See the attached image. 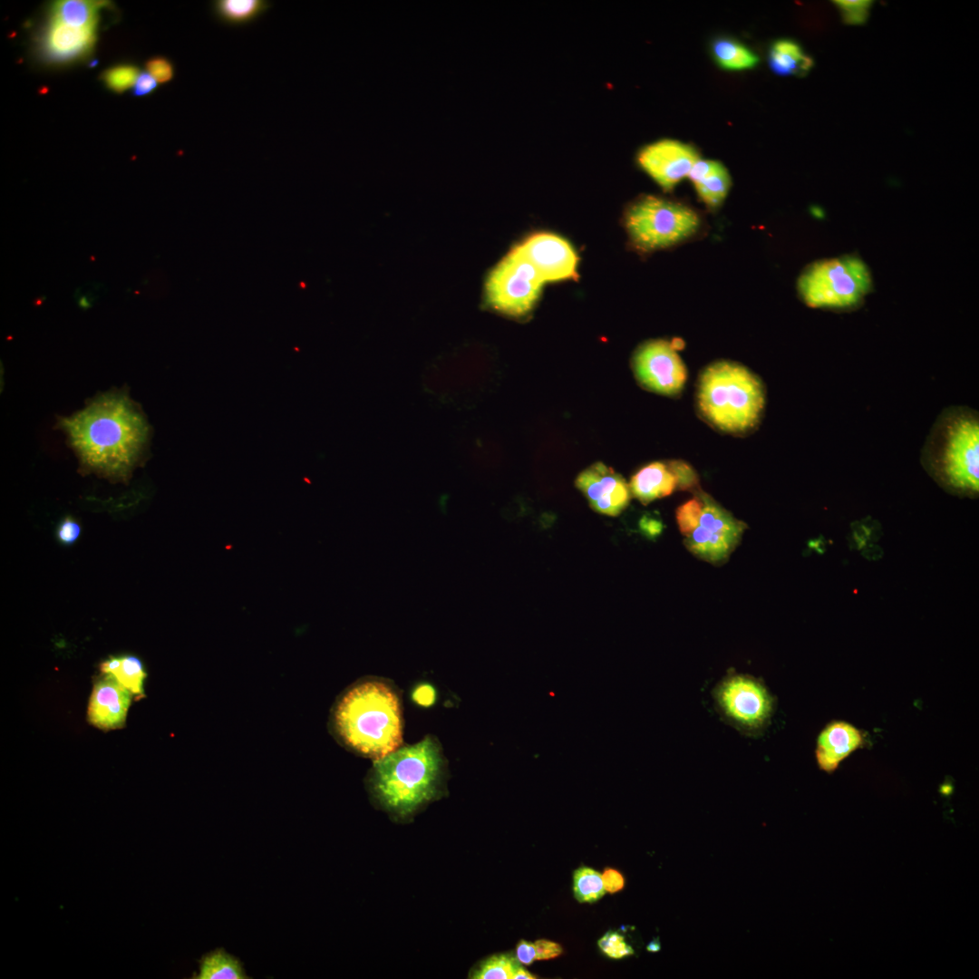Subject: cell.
Here are the masks:
<instances>
[{
  "instance_id": "6da1fadb",
  "label": "cell",
  "mask_w": 979,
  "mask_h": 979,
  "mask_svg": "<svg viewBox=\"0 0 979 979\" xmlns=\"http://www.w3.org/2000/svg\"><path fill=\"white\" fill-rule=\"evenodd\" d=\"M60 427L85 467L118 480L128 478L149 439L142 413L119 392L94 399Z\"/></svg>"
},
{
  "instance_id": "7a4b0ae2",
  "label": "cell",
  "mask_w": 979,
  "mask_h": 979,
  "mask_svg": "<svg viewBox=\"0 0 979 979\" xmlns=\"http://www.w3.org/2000/svg\"><path fill=\"white\" fill-rule=\"evenodd\" d=\"M334 726L347 747L373 761L380 760L402 743L399 697L382 681L356 683L335 705Z\"/></svg>"
},
{
  "instance_id": "3957f363",
  "label": "cell",
  "mask_w": 979,
  "mask_h": 979,
  "mask_svg": "<svg viewBox=\"0 0 979 979\" xmlns=\"http://www.w3.org/2000/svg\"><path fill=\"white\" fill-rule=\"evenodd\" d=\"M443 765L441 750L431 737L401 746L373 761V792L385 809L406 816L433 798Z\"/></svg>"
},
{
  "instance_id": "277c9868",
  "label": "cell",
  "mask_w": 979,
  "mask_h": 979,
  "mask_svg": "<svg viewBox=\"0 0 979 979\" xmlns=\"http://www.w3.org/2000/svg\"><path fill=\"white\" fill-rule=\"evenodd\" d=\"M922 459L952 489L979 490V416L966 406L941 412L922 448Z\"/></svg>"
},
{
  "instance_id": "5b68a950",
  "label": "cell",
  "mask_w": 979,
  "mask_h": 979,
  "mask_svg": "<svg viewBox=\"0 0 979 979\" xmlns=\"http://www.w3.org/2000/svg\"><path fill=\"white\" fill-rule=\"evenodd\" d=\"M764 401L760 380L738 363H714L700 378L699 408L712 425L724 431L742 432L753 427Z\"/></svg>"
},
{
  "instance_id": "8992f818",
  "label": "cell",
  "mask_w": 979,
  "mask_h": 979,
  "mask_svg": "<svg viewBox=\"0 0 979 979\" xmlns=\"http://www.w3.org/2000/svg\"><path fill=\"white\" fill-rule=\"evenodd\" d=\"M872 288L867 265L858 257H841L817 261L800 275L798 289L810 307L836 310L859 305Z\"/></svg>"
},
{
  "instance_id": "52a82bcc",
  "label": "cell",
  "mask_w": 979,
  "mask_h": 979,
  "mask_svg": "<svg viewBox=\"0 0 979 979\" xmlns=\"http://www.w3.org/2000/svg\"><path fill=\"white\" fill-rule=\"evenodd\" d=\"M676 521L688 550L710 563H720L739 543L745 525L705 493L676 510Z\"/></svg>"
},
{
  "instance_id": "ba28073f",
  "label": "cell",
  "mask_w": 979,
  "mask_h": 979,
  "mask_svg": "<svg viewBox=\"0 0 979 979\" xmlns=\"http://www.w3.org/2000/svg\"><path fill=\"white\" fill-rule=\"evenodd\" d=\"M625 227L642 250L668 247L693 236L701 221L689 207L655 196H645L625 213Z\"/></svg>"
},
{
  "instance_id": "9c48e42d",
  "label": "cell",
  "mask_w": 979,
  "mask_h": 979,
  "mask_svg": "<svg viewBox=\"0 0 979 979\" xmlns=\"http://www.w3.org/2000/svg\"><path fill=\"white\" fill-rule=\"evenodd\" d=\"M543 284L536 268L516 246L489 274L486 301L502 314L523 316L535 305Z\"/></svg>"
},
{
  "instance_id": "30bf717a",
  "label": "cell",
  "mask_w": 979,
  "mask_h": 979,
  "mask_svg": "<svg viewBox=\"0 0 979 979\" xmlns=\"http://www.w3.org/2000/svg\"><path fill=\"white\" fill-rule=\"evenodd\" d=\"M714 698L729 720L751 731L764 726L772 712V699L767 689L749 675L728 676L714 690Z\"/></svg>"
},
{
  "instance_id": "8fae6325",
  "label": "cell",
  "mask_w": 979,
  "mask_h": 979,
  "mask_svg": "<svg viewBox=\"0 0 979 979\" xmlns=\"http://www.w3.org/2000/svg\"><path fill=\"white\" fill-rule=\"evenodd\" d=\"M633 368L642 385L665 395L679 393L687 376L682 359L672 344L664 340L641 345L634 355Z\"/></svg>"
},
{
  "instance_id": "7c38bea8",
  "label": "cell",
  "mask_w": 979,
  "mask_h": 979,
  "mask_svg": "<svg viewBox=\"0 0 979 979\" xmlns=\"http://www.w3.org/2000/svg\"><path fill=\"white\" fill-rule=\"evenodd\" d=\"M699 159L693 147L669 139L645 146L637 155L640 167L665 190L687 177Z\"/></svg>"
},
{
  "instance_id": "4fadbf2b",
  "label": "cell",
  "mask_w": 979,
  "mask_h": 979,
  "mask_svg": "<svg viewBox=\"0 0 979 979\" xmlns=\"http://www.w3.org/2000/svg\"><path fill=\"white\" fill-rule=\"evenodd\" d=\"M517 247L544 283L577 276L578 257L565 238L548 232L536 233Z\"/></svg>"
},
{
  "instance_id": "5bb4252c",
  "label": "cell",
  "mask_w": 979,
  "mask_h": 979,
  "mask_svg": "<svg viewBox=\"0 0 979 979\" xmlns=\"http://www.w3.org/2000/svg\"><path fill=\"white\" fill-rule=\"evenodd\" d=\"M576 486L595 511L607 516L619 515L631 498L629 485L624 478L600 462L580 472Z\"/></svg>"
},
{
  "instance_id": "9a60e30c",
  "label": "cell",
  "mask_w": 979,
  "mask_h": 979,
  "mask_svg": "<svg viewBox=\"0 0 979 979\" xmlns=\"http://www.w3.org/2000/svg\"><path fill=\"white\" fill-rule=\"evenodd\" d=\"M133 696L112 674L102 673L90 696L89 722L102 731L122 728Z\"/></svg>"
},
{
  "instance_id": "2e32d148",
  "label": "cell",
  "mask_w": 979,
  "mask_h": 979,
  "mask_svg": "<svg viewBox=\"0 0 979 979\" xmlns=\"http://www.w3.org/2000/svg\"><path fill=\"white\" fill-rule=\"evenodd\" d=\"M96 32L97 27H73L49 19L39 37L38 48L46 62L69 63L91 53Z\"/></svg>"
},
{
  "instance_id": "e0dca14e",
  "label": "cell",
  "mask_w": 979,
  "mask_h": 979,
  "mask_svg": "<svg viewBox=\"0 0 979 979\" xmlns=\"http://www.w3.org/2000/svg\"><path fill=\"white\" fill-rule=\"evenodd\" d=\"M861 732L845 722H833L819 733L816 760L820 770L831 773L850 753L862 746Z\"/></svg>"
},
{
  "instance_id": "ac0fdd59",
  "label": "cell",
  "mask_w": 979,
  "mask_h": 979,
  "mask_svg": "<svg viewBox=\"0 0 979 979\" xmlns=\"http://www.w3.org/2000/svg\"><path fill=\"white\" fill-rule=\"evenodd\" d=\"M629 488L643 504L670 495L675 489H680L674 461L652 462L644 466L633 475Z\"/></svg>"
},
{
  "instance_id": "d6986e66",
  "label": "cell",
  "mask_w": 979,
  "mask_h": 979,
  "mask_svg": "<svg viewBox=\"0 0 979 979\" xmlns=\"http://www.w3.org/2000/svg\"><path fill=\"white\" fill-rule=\"evenodd\" d=\"M769 64L776 74L804 76L813 67L814 61L797 42L780 39L770 48Z\"/></svg>"
},
{
  "instance_id": "ffe728a7",
  "label": "cell",
  "mask_w": 979,
  "mask_h": 979,
  "mask_svg": "<svg viewBox=\"0 0 979 979\" xmlns=\"http://www.w3.org/2000/svg\"><path fill=\"white\" fill-rule=\"evenodd\" d=\"M271 7L266 0H216L211 12L221 24L240 26L253 23Z\"/></svg>"
},
{
  "instance_id": "44dd1931",
  "label": "cell",
  "mask_w": 979,
  "mask_h": 979,
  "mask_svg": "<svg viewBox=\"0 0 979 979\" xmlns=\"http://www.w3.org/2000/svg\"><path fill=\"white\" fill-rule=\"evenodd\" d=\"M104 4L83 0L57 1L52 5L49 19L73 27H97L99 10Z\"/></svg>"
},
{
  "instance_id": "7402d4cb",
  "label": "cell",
  "mask_w": 979,
  "mask_h": 979,
  "mask_svg": "<svg viewBox=\"0 0 979 979\" xmlns=\"http://www.w3.org/2000/svg\"><path fill=\"white\" fill-rule=\"evenodd\" d=\"M102 674H112L133 695L143 696V683L147 676L141 659L124 654L111 656L100 665Z\"/></svg>"
},
{
  "instance_id": "603a6c76",
  "label": "cell",
  "mask_w": 979,
  "mask_h": 979,
  "mask_svg": "<svg viewBox=\"0 0 979 979\" xmlns=\"http://www.w3.org/2000/svg\"><path fill=\"white\" fill-rule=\"evenodd\" d=\"M194 979H249L242 962L223 948L215 949L199 960V973Z\"/></svg>"
},
{
  "instance_id": "cb8c5ba5",
  "label": "cell",
  "mask_w": 979,
  "mask_h": 979,
  "mask_svg": "<svg viewBox=\"0 0 979 979\" xmlns=\"http://www.w3.org/2000/svg\"><path fill=\"white\" fill-rule=\"evenodd\" d=\"M712 53L719 66L726 70L751 69L759 62L758 56L751 49L729 37L714 40Z\"/></svg>"
},
{
  "instance_id": "d4e9b609",
  "label": "cell",
  "mask_w": 979,
  "mask_h": 979,
  "mask_svg": "<svg viewBox=\"0 0 979 979\" xmlns=\"http://www.w3.org/2000/svg\"><path fill=\"white\" fill-rule=\"evenodd\" d=\"M699 198L712 208L719 207L725 199L731 187L727 169L719 161L699 179L693 182Z\"/></svg>"
},
{
  "instance_id": "484cf974",
  "label": "cell",
  "mask_w": 979,
  "mask_h": 979,
  "mask_svg": "<svg viewBox=\"0 0 979 979\" xmlns=\"http://www.w3.org/2000/svg\"><path fill=\"white\" fill-rule=\"evenodd\" d=\"M573 891L580 903H594L606 894L602 876L588 867H580L573 875Z\"/></svg>"
},
{
  "instance_id": "4316f807",
  "label": "cell",
  "mask_w": 979,
  "mask_h": 979,
  "mask_svg": "<svg viewBox=\"0 0 979 979\" xmlns=\"http://www.w3.org/2000/svg\"><path fill=\"white\" fill-rule=\"evenodd\" d=\"M519 963L509 955H497L485 960L473 974L476 979H513Z\"/></svg>"
},
{
  "instance_id": "83f0119b",
  "label": "cell",
  "mask_w": 979,
  "mask_h": 979,
  "mask_svg": "<svg viewBox=\"0 0 979 979\" xmlns=\"http://www.w3.org/2000/svg\"><path fill=\"white\" fill-rule=\"evenodd\" d=\"M140 73L132 64L121 63L106 69L101 79L109 90L122 92L134 86Z\"/></svg>"
},
{
  "instance_id": "f1b7e54d",
  "label": "cell",
  "mask_w": 979,
  "mask_h": 979,
  "mask_svg": "<svg viewBox=\"0 0 979 979\" xmlns=\"http://www.w3.org/2000/svg\"><path fill=\"white\" fill-rule=\"evenodd\" d=\"M833 3L839 10L844 23L853 25L866 23L872 5V1L868 0H838Z\"/></svg>"
},
{
  "instance_id": "f546056e",
  "label": "cell",
  "mask_w": 979,
  "mask_h": 979,
  "mask_svg": "<svg viewBox=\"0 0 979 979\" xmlns=\"http://www.w3.org/2000/svg\"><path fill=\"white\" fill-rule=\"evenodd\" d=\"M600 950L612 959H622L634 955L633 947L623 935L616 931L606 932L597 942Z\"/></svg>"
},
{
  "instance_id": "4dcf8cb0",
  "label": "cell",
  "mask_w": 979,
  "mask_h": 979,
  "mask_svg": "<svg viewBox=\"0 0 979 979\" xmlns=\"http://www.w3.org/2000/svg\"><path fill=\"white\" fill-rule=\"evenodd\" d=\"M146 69L159 84L168 83L175 76L174 63L166 56L156 55L150 58L146 62Z\"/></svg>"
},
{
  "instance_id": "1f68e13d",
  "label": "cell",
  "mask_w": 979,
  "mask_h": 979,
  "mask_svg": "<svg viewBox=\"0 0 979 979\" xmlns=\"http://www.w3.org/2000/svg\"><path fill=\"white\" fill-rule=\"evenodd\" d=\"M82 532V527L73 518L67 516L63 519L56 529V538L59 542L65 546L74 544Z\"/></svg>"
},
{
  "instance_id": "d6a6232c",
  "label": "cell",
  "mask_w": 979,
  "mask_h": 979,
  "mask_svg": "<svg viewBox=\"0 0 979 979\" xmlns=\"http://www.w3.org/2000/svg\"><path fill=\"white\" fill-rule=\"evenodd\" d=\"M601 876L606 892L614 894L625 887V877L618 870L606 868Z\"/></svg>"
},
{
  "instance_id": "836d02e7",
  "label": "cell",
  "mask_w": 979,
  "mask_h": 979,
  "mask_svg": "<svg viewBox=\"0 0 979 979\" xmlns=\"http://www.w3.org/2000/svg\"><path fill=\"white\" fill-rule=\"evenodd\" d=\"M536 947V960H548L560 955L563 952L560 945L546 940L538 939L534 942Z\"/></svg>"
},
{
  "instance_id": "e575fe53",
  "label": "cell",
  "mask_w": 979,
  "mask_h": 979,
  "mask_svg": "<svg viewBox=\"0 0 979 979\" xmlns=\"http://www.w3.org/2000/svg\"><path fill=\"white\" fill-rule=\"evenodd\" d=\"M158 84L157 81L147 71L141 72L133 86V95L136 97L147 96L156 90Z\"/></svg>"
},
{
  "instance_id": "d590c367",
  "label": "cell",
  "mask_w": 979,
  "mask_h": 979,
  "mask_svg": "<svg viewBox=\"0 0 979 979\" xmlns=\"http://www.w3.org/2000/svg\"><path fill=\"white\" fill-rule=\"evenodd\" d=\"M517 960L524 964H530L536 961V947L534 943L520 940L516 950Z\"/></svg>"
},
{
  "instance_id": "8d00e7d4",
  "label": "cell",
  "mask_w": 979,
  "mask_h": 979,
  "mask_svg": "<svg viewBox=\"0 0 979 979\" xmlns=\"http://www.w3.org/2000/svg\"><path fill=\"white\" fill-rule=\"evenodd\" d=\"M412 698L422 706H430L434 702L435 693L430 685L422 684L415 689Z\"/></svg>"
},
{
  "instance_id": "74e56055",
  "label": "cell",
  "mask_w": 979,
  "mask_h": 979,
  "mask_svg": "<svg viewBox=\"0 0 979 979\" xmlns=\"http://www.w3.org/2000/svg\"><path fill=\"white\" fill-rule=\"evenodd\" d=\"M519 978L520 979H534V978H536V976L533 975L532 974H530L528 971H527L525 968L521 967L519 964L517 966L516 970H515L513 979H519Z\"/></svg>"
}]
</instances>
